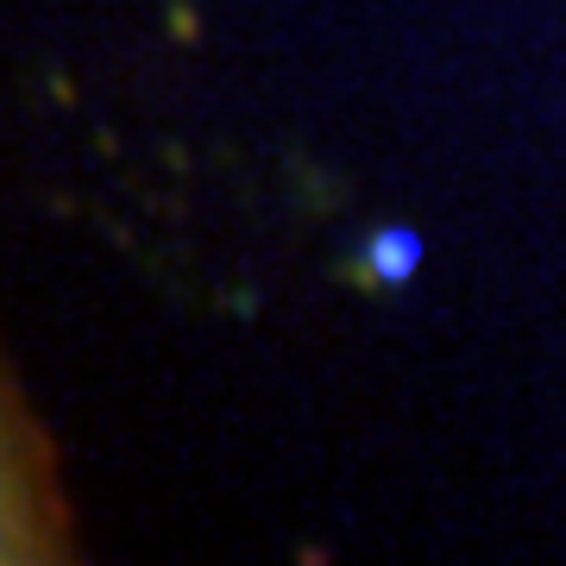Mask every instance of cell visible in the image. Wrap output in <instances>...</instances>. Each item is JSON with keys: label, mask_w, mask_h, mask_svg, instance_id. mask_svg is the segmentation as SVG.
I'll use <instances>...</instances> for the list:
<instances>
[{"label": "cell", "mask_w": 566, "mask_h": 566, "mask_svg": "<svg viewBox=\"0 0 566 566\" xmlns=\"http://www.w3.org/2000/svg\"><path fill=\"white\" fill-rule=\"evenodd\" d=\"M365 277L371 283H409L416 277V271H422V240H416V233H409V227H385V233H371V240H365Z\"/></svg>", "instance_id": "1"}]
</instances>
